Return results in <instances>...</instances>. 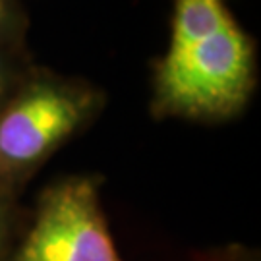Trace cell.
<instances>
[{"label": "cell", "mask_w": 261, "mask_h": 261, "mask_svg": "<svg viewBox=\"0 0 261 261\" xmlns=\"http://www.w3.org/2000/svg\"><path fill=\"white\" fill-rule=\"evenodd\" d=\"M255 87V48L236 21L186 39H170L153 80L157 118L226 120L248 105Z\"/></svg>", "instance_id": "6da1fadb"}, {"label": "cell", "mask_w": 261, "mask_h": 261, "mask_svg": "<svg viewBox=\"0 0 261 261\" xmlns=\"http://www.w3.org/2000/svg\"><path fill=\"white\" fill-rule=\"evenodd\" d=\"M101 93L50 74L23 82L0 107V197L14 199L56 149L95 118Z\"/></svg>", "instance_id": "7a4b0ae2"}, {"label": "cell", "mask_w": 261, "mask_h": 261, "mask_svg": "<svg viewBox=\"0 0 261 261\" xmlns=\"http://www.w3.org/2000/svg\"><path fill=\"white\" fill-rule=\"evenodd\" d=\"M6 261H124L105 217L99 178L75 174L45 188Z\"/></svg>", "instance_id": "3957f363"}, {"label": "cell", "mask_w": 261, "mask_h": 261, "mask_svg": "<svg viewBox=\"0 0 261 261\" xmlns=\"http://www.w3.org/2000/svg\"><path fill=\"white\" fill-rule=\"evenodd\" d=\"M14 226H16L14 199L0 197V261H4V257H6V250L12 242Z\"/></svg>", "instance_id": "277c9868"}, {"label": "cell", "mask_w": 261, "mask_h": 261, "mask_svg": "<svg viewBox=\"0 0 261 261\" xmlns=\"http://www.w3.org/2000/svg\"><path fill=\"white\" fill-rule=\"evenodd\" d=\"M10 95V68L4 55L0 53V107Z\"/></svg>", "instance_id": "5b68a950"}, {"label": "cell", "mask_w": 261, "mask_h": 261, "mask_svg": "<svg viewBox=\"0 0 261 261\" xmlns=\"http://www.w3.org/2000/svg\"><path fill=\"white\" fill-rule=\"evenodd\" d=\"M10 21V6L8 0H0V31L8 25Z\"/></svg>", "instance_id": "8992f818"}, {"label": "cell", "mask_w": 261, "mask_h": 261, "mask_svg": "<svg viewBox=\"0 0 261 261\" xmlns=\"http://www.w3.org/2000/svg\"><path fill=\"white\" fill-rule=\"evenodd\" d=\"M213 261H253V257L250 255H242L240 252H234V253H226V255H221Z\"/></svg>", "instance_id": "52a82bcc"}]
</instances>
